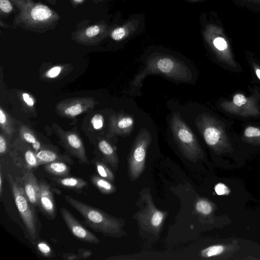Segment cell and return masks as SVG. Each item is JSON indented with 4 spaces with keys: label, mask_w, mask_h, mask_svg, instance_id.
Wrapping results in <instances>:
<instances>
[{
    "label": "cell",
    "mask_w": 260,
    "mask_h": 260,
    "mask_svg": "<svg viewBox=\"0 0 260 260\" xmlns=\"http://www.w3.org/2000/svg\"><path fill=\"white\" fill-rule=\"evenodd\" d=\"M200 30L205 45L216 60L224 68L240 72L222 23L214 11L202 12L199 16Z\"/></svg>",
    "instance_id": "1"
},
{
    "label": "cell",
    "mask_w": 260,
    "mask_h": 260,
    "mask_svg": "<svg viewBox=\"0 0 260 260\" xmlns=\"http://www.w3.org/2000/svg\"><path fill=\"white\" fill-rule=\"evenodd\" d=\"M154 74L180 81L192 79L191 71L184 62L168 53L154 51L148 56L144 69L134 78L132 87H141L147 76Z\"/></svg>",
    "instance_id": "2"
},
{
    "label": "cell",
    "mask_w": 260,
    "mask_h": 260,
    "mask_svg": "<svg viewBox=\"0 0 260 260\" xmlns=\"http://www.w3.org/2000/svg\"><path fill=\"white\" fill-rule=\"evenodd\" d=\"M13 27H17L34 32L44 34L54 29L58 25L60 16L58 13L44 4L34 1L17 7Z\"/></svg>",
    "instance_id": "3"
},
{
    "label": "cell",
    "mask_w": 260,
    "mask_h": 260,
    "mask_svg": "<svg viewBox=\"0 0 260 260\" xmlns=\"http://www.w3.org/2000/svg\"><path fill=\"white\" fill-rule=\"evenodd\" d=\"M68 204L83 217L84 224L105 236L119 237L122 235L123 221L104 211L78 200L70 195L64 197Z\"/></svg>",
    "instance_id": "4"
},
{
    "label": "cell",
    "mask_w": 260,
    "mask_h": 260,
    "mask_svg": "<svg viewBox=\"0 0 260 260\" xmlns=\"http://www.w3.org/2000/svg\"><path fill=\"white\" fill-rule=\"evenodd\" d=\"M14 200L22 218L28 236L33 246L40 239L41 223L36 207L27 198L21 181V178L14 177L11 173L6 174Z\"/></svg>",
    "instance_id": "5"
},
{
    "label": "cell",
    "mask_w": 260,
    "mask_h": 260,
    "mask_svg": "<svg viewBox=\"0 0 260 260\" xmlns=\"http://www.w3.org/2000/svg\"><path fill=\"white\" fill-rule=\"evenodd\" d=\"M196 125L207 145L216 151H221L230 146V132L228 123L207 112L198 115Z\"/></svg>",
    "instance_id": "6"
},
{
    "label": "cell",
    "mask_w": 260,
    "mask_h": 260,
    "mask_svg": "<svg viewBox=\"0 0 260 260\" xmlns=\"http://www.w3.org/2000/svg\"><path fill=\"white\" fill-rule=\"evenodd\" d=\"M226 114L240 119L260 118V89H253L249 95L235 93L230 99H223L218 103Z\"/></svg>",
    "instance_id": "7"
},
{
    "label": "cell",
    "mask_w": 260,
    "mask_h": 260,
    "mask_svg": "<svg viewBox=\"0 0 260 260\" xmlns=\"http://www.w3.org/2000/svg\"><path fill=\"white\" fill-rule=\"evenodd\" d=\"M171 128L175 142L186 158L195 160L201 156L203 151L197 138L178 112L171 118Z\"/></svg>",
    "instance_id": "8"
},
{
    "label": "cell",
    "mask_w": 260,
    "mask_h": 260,
    "mask_svg": "<svg viewBox=\"0 0 260 260\" xmlns=\"http://www.w3.org/2000/svg\"><path fill=\"white\" fill-rule=\"evenodd\" d=\"M145 28L144 13L133 14L126 19L122 20L119 12L111 24L108 38L116 43H124L142 34Z\"/></svg>",
    "instance_id": "9"
},
{
    "label": "cell",
    "mask_w": 260,
    "mask_h": 260,
    "mask_svg": "<svg viewBox=\"0 0 260 260\" xmlns=\"http://www.w3.org/2000/svg\"><path fill=\"white\" fill-rule=\"evenodd\" d=\"M152 140L149 131L142 128L135 140L128 157V172L131 181L137 179L145 166L147 149Z\"/></svg>",
    "instance_id": "10"
},
{
    "label": "cell",
    "mask_w": 260,
    "mask_h": 260,
    "mask_svg": "<svg viewBox=\"0 0 260 260\" xmlns=\"http://www.w3.org/2000/svg\"><path fill=\"white\" fill-rule=\"evenodd\" d=\"M111 24L105 20H100L91 24L81 22L72 32L71 39L82 45H97L108 38Z\"/></svg>",
    "instance_id": "11"
},
{
    "label": "cell",
    "mask_w": 260,
    "mask_h": 260,
    "mask_svg": "<svg viewBox=\"0 0 260 260\" xmlns=\"http://www.w3.org/2000/svg\"><path fill=\"white\" fill-rule=\"evenodd\" d=\"M144 200L145 207L137 214V219L145 230L157 234L164 221L166 213L156 208L149 196L146 195Z\"/></svg>",
    "instance_id": "12"
},
{
    "label": "cell",
    "mask_w": 260,
    "mask_h": 260,
    "mask_svg": "<svg viewBox=\"0 0 260 260\" xmlns=\"http://www.w3.org/2000/svg\"><path fill=\"white\" fill-rule=\"evenodd\" d=\"M96 104L92 97L72 98L59 102L56 110L60 116L74 118L93 108Z\"/></svg>",
    "instance_id": "13"
},
{
    "label": "cell",
    "mask_w": 260,
    "mask_h": 260,
    "mask_svg": "<svg viewBox=\"0 0 260 260\" xmlns=\"http://www.w3.org/2000/svg\"><path fill=\"white\" fill-rule=\"evenodd\" d=\"M55 131L64 147L72 156L81 164H90L83 142L76 133L64 131L57 125H56Z\"/></svg>",
    "instance_id": "14"
},
{
    "label": "cell",
    "mask_w": 260,
    "mask_h": 260,
    "mask_svg": "<svg viewBox=\"0 0 260 260\" xmlns=\"http://www.w3.org/2000/svg\"><path fill=\"white\" fill-rule=\"evenodd\" d=\"M60 212L69 231L78 240L94 244L100 243L99 238L83 226L67 209L62 207Z\"/></svg>",
    "instance_id": "15"
},
{
    "label": "cell",
    "mask_w": 260,
    "mask_h": 260,
    "mask_svg": "<svg viewBox=\"0 0 260 260\" xmlns=\"http://www.w3.org/2000/svg\"><path fill=\"white\" fill-rule=\"evenodd\" d=\"M134 125V119L132 115L123 113L113 114L109 118L107 136L127 135L133 131Z\"/></svg>",
    "instance_id": "16"
},
{
    "label": "cell",
    "mask_w": 260,
    "mask_h": 260,
    "mask_svg": "<svg viewBox=\"0 0 260 260\" xmlns=\"http://www.w3.org/2000/svg\"><path fill=\"white\" fill-rule=\"evenodd\" d=\"M40 191L38 207L49 220L56 217L55 205L50 185L43 180L39 181Z\"/></svg>",
    "instance_id": "17"
},
{
    "label": "cell",
    "mask_w": 260,
    "mask_h": 260,
    "mask_svg": "<svg viewBox=\"0 0 260 260\" xmlns=\"http://www.w3.org/2000/svg\"><path fill=\"white\" fill-rule=\"evenodd\" d=\"M21 181L27 198L36 208L38 207L40 185L32 171L25 172Z\"/></svg>",
    "instance_id": "18"
},
{
    "label": "cell",
    "mask_w": 260,
    "mask_h": 260,
    "mask_svg": "<svg viewBox=\"0 0 260 260\" xmlns=\"http://www.w3.org/2000/svg\"><path fill=\"white\" fill-rule=\"evenodd\" d=\"M49 179L52 183L77 193L82 192L88 187V182L81 178L71 176L58 177L51 176L49 177Z\"/></svg>",
    "instance_id": "19"
},
{
    "label": "cell",
    "mask_w": 260,
    "mask_h": 260,
    "mask_svg": "<svg viewBox=\"0 0 260 260\" xmlns=\"http://www.w3.org/2000/svg\"><path fill=\"white\" fill-rule=\"evenodd\" d=\"M97 147L101 155L100 159L111 166L114 169L117 170L119 159L114 147L107 140L103 138L99 139Z\"/></svg>",
    "instance_id": "20"
},
{
    "label": "cell",
    "mask_w": 260,
    "mask_h": 260,
    "mask_svg": "<svg viewBox=\"0 0 260 260\" xmlns=\"http://www.w3.org/2000/svg\"><path fill=\"white\" fill-rule=\"evenodd\" d=\"M36 156L39 166L54 161H63L73 164L69 156L60 154L54 148H44L36 153Z\"/></svg>",
    "instance_id": "21"
},
{
    "label": "cell",
    "mask_w": 260,
    "mask_h": 260,
    "mask_svg": "<svg viewBox=\"0 0 260 260\" xmlns=\"http://www.w3.org/2000/svg\"><path fill=\"white\" fill-rule=\"evenodd\" d=\"M68 163L54 161L43 165L44 171L50 176L58 177L69 176L71 169Z\"/></svg>",
    "instance_id": "22"
},
{
    "label": "cell",
    "mask_w": 260,
    "mask_h": 260,
    "mask_svg": "<svg viewBox=\"0 0 260 260\" xmlns=\"http://www.w3.org/2000/svg\"><path fill=\"white\" fill-rule=\"evenodd\" d=\"M19 132L21 139L30 145L31 147L35 151L36 153L44 148H54L49 146H46L42 143L34 133L26 126H22L20 128Z\"/></svg>",
    "instance_id": "23"
},
{
    "label": "cell",
    "mask_w": 260,
    "mask_h": 260,
    "mask_svg": "<svg viewBox=\"0 0 260 260\" xmlns=\"http://www.w3.org/2000/svg\"><path fill=\"white\" fill-rule=\"evenodd\" d=\"M90 180L91 183L102 193L111 194L116 191V187L112 182L99 175L92 174L90 177Z\"/></svg>",
    "instance_id": "24"
},
{
    "label": "cell",
    "mask_w": 260,
    "mask_h": 260,
    "mask_svg": "<svg viewBox=\"0 0 260 260\" xmlns=\"http://www.w3.org/2000/svg\"><path fill=\"white\" fill-rule=\"evenodd\" d=\"M98 174L101 177L113 183L114 181V176L108 166V164L102 159L94 157L91 160Z\"/></svg>",
    "instance_id": "25"
},
{
    "label": "cell",
    "mask_w": 260,
    "mask_h": 260,
    "mask_svg": "<svg viewBox=\"0 0 260 260\" xmlns=\"http://www.w3.org/2000/svg\"><path fill=\"white\" fill-rule=\"evenodd\" d=\"M242 138L247 142L260 143V126L247 125L242 132Z\"/></svg>",
    "instance_id": "26"
},
{
    "label": "cell",
    "mask_w": 260,
    "mask_h": 260,
    "mask_svg": "<svg viewBox=\"0 0 260 260\" xmlns=\"http://www.w3.org/2000/svg\"><path fill=\"white\" fill-rule=\"evenodd\" d=\"M0 126L7 135H11L14 132L13 120L2 107L0 108Z\"/></svg>",
    "instance_id": "27"
},
{
    "label": "cell",
    "mask_w": 260,
    "mask_h": 260,
    "mask_svg": "<svg viewBox=\"0 0 260 260\" xmlns=\"http://www.w3.org/2000/svg\"><path fill=\"white\" fill-rule=\"evenodd\" d=\"M37 252L43 257L52 258L55 256V253L50 246L46 242L40 239L34 246Z\"/></svg>",
    "instance_id": "28"
},
{
    "label": "cell",
    "mask_w": 260,
    "mask_h": 260,
    "mask_svg": "<svg viewBox=\"0 0 260 260\" xmlns=\"http://www.w3.org/2000/svg\"><path fill=\"white\" fill-rule=\"evenodd\" d=\"M246 58L253 75L260 82V61L249 51L246 53Z\"/></svg>",
    "instance_id": "29"
},
{
    "label": "cell",
    "mask_w": 260,
    "mask_h": 260,
    "mask_svg": "<svg viewBox=\"0 0 260 260\" xmlns=\"http://www.w3.org/2000/svg\"><path fill=\"white\" fill-rule=\"evenodd\" d=\"M236 5L253 12L260 13V0H231Z\"/></svg>",
    "instance_id": "30"
},
{
    "label": "cell",
    "mask_w": 260,
    "mask_h": 260,
    "mask_svg": "<svg viewBox=\"0 0 260 260\" xmlns=\"http://www.w3.org/2000/svg\"><path fill=\"white\" fill-rule=\"evenodd\" d=\"M224 246L222 245H214L204 249L200 254L202 257H211L220 255L224 251Z\"/></svg>",
    "instance_id": "31"
},
{
    "label": "cell",
    "mask_w": 260,
    "mask_h": 260,
    "mask_svg": "<svg viewBox=\"0 0 260 260\" xmlns=\"http://www.w3.org/2000/svg\"><path fill=\"white\" fill-rule=\"evenodd\" d=\"M196 209L198 213L203 215L210 214L213 210L211 204L205 199H200L196 204Z\"/></svg>",
    "instance_id": "32"
},
{
    "label": "cell",
    "mask_w": 260,
    "mask_h": 260,
    "mask_svg": "<svg viewBox=\"0 0 260 260\" xmlns=\"http://www.w3.org/2000/svg\"><path fill=\"white\" fill-rule=\"evenodd\" d=\"M14 4L11 0H0V16L7 18L14 11Z\"/></svg>",
    "instance_id": "33"
},
{
    "label": "cell",
    "mask_w": 260,
    "mask_h": 260,
    "mask_svg": "<svg viewBox=\"0 0 260 260\" xmlns=\"http://www.w3.org/2000/svg\"><path fill=\"white\" fill-rule=\"evenodd\" d=\"M63 67L61 66H55L48 70L45 73V77L53 79L58 76L61 73Z\"/></svg>",
    "instance_id": "34"
},
{
    "label": "cell",
    "mask_w": 260,
    "mask_h": 260,
    "mask_svg": "<svg viewBox=\"0 0 260 260\" xmlns=\"http://www.w3.org/2000/svg\"><path fill=\"white\" fill-rule=\"evenodd\" d=\"M104 122L103 116L100 114H95L91 120V123L93 127L95 129H100L102 128Z\"/></svg>",
    "instance_id": "35"
},
{
    "label": "cell",
    "mask_w": 260,
    "mask_h": 260,
    "mask_svg": "<svg viewBox=\"0 0 260 260\" xmlns=\"http://www.w3.org/2000/svg\"><path fill=\"white\" fill-rule=\"evenodd\" d=\"M214 190L216 193L219 196L228 195L231 190L224 183H218L214 187Z\"/></svg>",
    "instance_id": "36"
},
{
    "label": "cell",
    "mask_w": 260,
    "mask_h": 260,
    "mask_svg": "<svg viewBox=\"0 0 260 260\" xmlns=\"http://www.w3.org/2000/svg\"><path fill=\"white\" fill-rule=\"evenodd\" d=\"M22 100L25 104L29 107H33L35 104L34 99L27 93L23 92L22 94Z\"/></svg>",
    "instance_id": "37"
},
{
    "label": "cell",
    "mask_w": 260,
    "mask_h": 260,
    "mask_svg": "<svg viewBox=\"0 0 260 260\" xmlns=\"http://www.w3.org/2000/svg\"><path fill=\"white\" fill-rule=\"evenodd\" d=\"M7 143L5 137L2 135H0V154L1 155L6 153L7 151Z\"/></svg>",
    "instance_id": "38"
},
{
    "label": "cell",
    "mask_w": 260,
    "mask_h": 260,
    "mask_svg": "<svg viewBox=\"0 0 260 260\" xmlns=\"http://www.w3.org/2000/svg\"><path fill=\"white\" fill-rule=\"evenodd\" d=\"M78 252V254H79L80 258L83 259L88 258L92 254V251L91 250L84 248H79Z\"/></svg>",
    "instance_id": "39"
},
{
    "label": "cell",
    "mask_w": 260,
    "mask_h": 260,
    "mask_svg": "<svg viewBox=\"0 0 260 260\" xmlns=\"http://www.w3.org/2000/svg\"><path fill=\"white\" fill-rule=\"evenodd\" d=\"M63 258L66 260H77L81 259L79 254L71 252V253H64L62 255Z\"/></svg>",
    "instance_id": "40"
},
{
    "label": "cell",
    "mask_w": 260,
    "mask_h": 260,
    "mask_svg": "<svg viewBox=\"0 0 260 260\" xmlns=\"http://www.w3.org/2000/svg\"><path fill=\"white\" fill-rule=\"evenodd\" d=\"M0 197L2 198L3 196V183H4V176L3 175L2 166L1 165L0 166Z\"/></svg>",
    "instance_id": "41"
},
{
    "label": "cell",
    "mask_w": 260,
    "mask_h": 260,
    "mask_svg": "<svg viewBox=\"0 0 260 260\" xmlns=\"http://www.w3.org/2000/svg\"><path fill=\"white\" fill-rule=\"evenodd\" d=\"M72 6L74 8H76L77 6L82 5L85 3L86 0H69Z\"/></svg>",
    "instance_id": "42"
},
{
    "label": "cell",
    "mask_w": 260,
    "mask_h": 260,
    "mask_svg": "<svg viewBox=\"0 0 260 260\" xmlns=\"http://www.w3.org/2000/svg\"><path fill=\"white\" fill-rule=\"evenodd\" d=\"M14 5L16 7H18L19 6L23 4L26 3L33 2V0H11Z\"/></svg>",
    "instance_id": "43"
},
{
    "label": "cell",
    "mask_w": 260,
    "mask_h": 260,
    "mask_svg": "<svg viewBox=\"0 0 260 260\" xmlns=\"http://www.w3.org/2000/svg\"><path fill=\"white\" fill-rule=\"evenodd\" d=\"M0 26L4 28H8L10 27L9 25L4 22L2 19H0Z\"/></svg>",
    "instance_id": "44"
},
{
    "label": "cell",
    "mask_w": 260,
    "mask_h": 260,
    "mask_svg": "<svg viewBox=\"0 0 260 260\" xmlns=\"http://www.w3.org/2000/svg\"><path fill=\"white\" fill-rule=\"evenodd\" d=\"M184 1L190 2V3H198L204 1L205 0H183Z\"/></svg>",
    "instance_id": "45"
},
{
    "label": "cell",
    "mask_w": 260,
    "mask_h": 260,
    "mask_svg": "<svg viewBox=\"0 0 260 260\" xmlns=\"http://www.w3.org/2000/svg\"><path fill=\"white\" fill-rule=\"evenodd\" d=\"M48 3L52 5H56L57 3V0H45Z\"/></svg>",
    "instance_id": "46"
},
{
    "label": "cell",
    "mask_w": 260,
    "mask_h": 260,
    "mask_svg": "<svg viewBox=\"0 0 260 260\" xmlns=\"http://www.w3.org/2000/svg\"><path fill=\"white\" fill-rule=\"evenodd\" d=\"M93 2L95 4H99L102 2H104L106 0H93Z\"/></svg>",
    "instance_id": "47"
},
{
    "label": "cell",
    "mask_w": 260,
    "mask_h": 260,
    "mask_svg": "<svg viewBox=\"0 0 260 260\" xmlns=\"http://www.w3.org/2000/svg\"><path fill=\"white\" fill-rule=\"evenodd\" d=\"M125 1V0H122V2H124V1Z\"/></svg>",
    "instance_id": "48"
}]
</instances>
